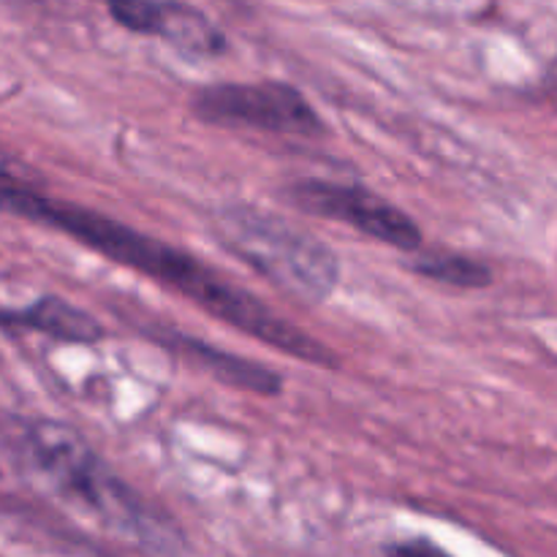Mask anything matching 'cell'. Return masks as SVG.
Returning a JSON list of instances; mask_svg holds the SVG:
<instances>
[{"mask_svg": "<svg viewBox=\"0 0 557 557\" xmlns=\"http://www.w3.org/2000/svg\"><path fill=\"white\" fill-rule=\"evenodd\" d=\"M158 343H166L169 348H177L188 359H194L199 368H205L212 379H218L226 386H237V389L253 392V395H277L281 392V375L275 370L256 364L250 359L237 357V354L221 351L215 346L196 341V337L180 335V332H163L156 335Z\"/></svg>", "mask_w": 557, "mask_h": 557, "instance_id": "cell-8", "label": "cell"}, {"mask_svg": "<svg viewBox=\"0 0 557 557\" xmlns=\"http://www.w3.org/2000/svg\"><path fill=\"white\" fill-rule=\"evenodd\" d=\"M223 243L272 286L297 299L324 302L341 283V261L313 234L256 207H226L218 215Z\"/></svg>", "mask_w": 557, "mask_h": 557, "instance_id": "cell-3", "label": "cell"}, {"mask_svg": "<svg viewBox=\"0 0 557 557\" xmlns=\"http://www.w3.org/2000/svg\"><path fill=\"white\" fill-rule=\"evenodd\" d=\"M190 109L215 125H245L267 134L321 136L324 120L292 85H212L190 98Z\"/></svg>", "mask_w": 557, "mask_h": 557, "instance_id": "cell-4", "label": "cell"}, {"mask_svg": "<svg viewBox=\"0 0 557 557\" xmlns=\"http://www.w3.org/2000/svg\"><path fill=\"white\" fill-rule=\"evenodd\" d=\"M286 199L310 215L348 223L379 243L400 248L406 253L422 245V232L411 215L392 201L357 188V185L330 183V180H302L286 190Z\"/></svg>", "mask_w": 557, "mask_h": 557, "instance_id": "cell-5", "label": "cell"}, {"mask_svg": "<svg viewBox=\"0 0 557 557\" xmlns=\"http://www.w3.org/2000/svg\"><path fill=\"white\" fill-rule=\"evenodd\" d=\"M101 3L125 30L163 38L185 54L215 58L228 47L221 27L194 5L177 0H101Z\"/></svg>", "mask_w": 557, "mask_h": 557, "instance_id": "cell-6", "label": "cell"}, {"mask_svg": "<svg viewBox=\"0 0 557 557\" xmlns=\"http://www.w3.org/2000/svg\"><path fill=\"white\" fill-rule=\"evenodd\" d=\"M11 174H14V169L9 166V161H3V158H0V177H11Z\"/></svg>", "mask_w": 557, "mask_h": 557, "instance_id": "cell-10", "label": "cell"}, {"mask_svg": "<svg viewBox=\"0 0 557 557\" xmlns=\"http://www.w3.org/2000/svg\"><path fill=\"white\" fill-rule=\"evenodd\" d=\"M411 270L430 281L457 288H484L493 283V270L476 259L460 253H428L411 261Z\"/></svg>", "mask_w": 557, "mask_h": 557, "instance_id": "cell-9", "label": "cell"}, {"mask_svg": "<svg viewBox=\"0 0 557 557\" xmlns=\"http://www.w3.org/2000/svg\"><path fill=\"white\" fill-rule=\"evenodd\" d=\"M0 326L41 332L54 341L76 343V346H90L103 337V326L90 313L65 302L63 297H54V294L36 299L27 308L0 310Z\"/></svg>", "mask_w": 557, "mask_h": 557, "instance_id": "cell-7", "label": "cell"}, {"mask_svg": "<svg viewBox=\"0 0 557 557\" xmlns=\"http://www.w3.org/2000/svg\"><path fill=\"white\" fill-rule=\"evenodd\" d=\"M16 446L30 471L52 493L82 506L120 536L134 539L156 553L183 549L180 533L166 517L141 500L76 430L52 419H16Z\"/></svg>", "mask_w": 557, "mask_h": 557, "instance_id": "cell-2", "label": "cell"}, {"mask_svg": "<svg viewBox=\"0 0 557 557\" xmlns=\"http://www.w3.org/2000/svg\"><path fill=\"white\" fill-rule=\"evenodd\" d=\"M0 212L69 234L76 243L98 250L107 259L131 267V270L163 283L166 288H174L215 319L226 321L234 330L259 337L261 343L288 354V357L319 364V368H335L337 364V357L330 348L321 346L308 332L283 321L261 299L228 283L215 270L201 264L196 256H188L185 250L161 243L156 237L139 234L136 228L125 226L114 218L98 215V212L71 205V201L49 199V196L27 188L16 177H0Z\"/></svg>", "mask_w": 557, "mask_h": 557, "instance_id": "cell-1", "label": "cell"}]
</instances>
